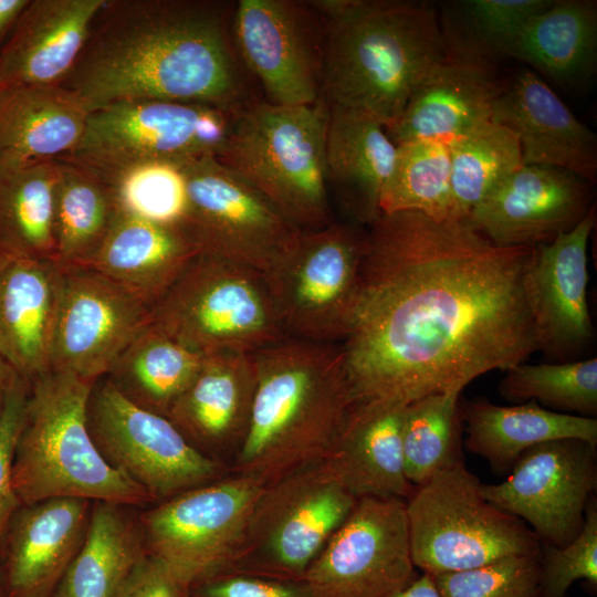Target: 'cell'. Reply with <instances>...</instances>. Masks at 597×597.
Instances as JSON below:
<instances>
[{
  "label": "cell",
  "mask_w": 597,
  "mask_h": 597,
  "mask_svg": "<svg viewBox=\"0 0 597 597\" xmlns=\"http://www.w3.org/2000/svg\"><path fill=\"white\" fill-rule=\"evenodd\" d=\"M30 384L17 373L10 383L0 416V563L11 521L22 506L12 481V463L23 426Z\"/></svg>",
  "instance_id": "cell-45"
},
{
  "label": "cell",
  "mask_w": 597,
  "mask_h": 597,
  "mask_svg": "<svg viewBox=\"0 0 597 597\" xmlns=\"http://www.w3.org/2000/svg\"><path fill=\"white\" fill-rule=\"evenodd\" d=\"M541 597H565L576 580L597 587V501L591 498L580 532L567 545L541 543L538 556Z\"/></svg>",
  "instance_id": "cell-44"
},
{
  "label": "cell",
  "mask_w": 597,
  "mask_h": 597,
  "mask_svg": "<svg viewBox=\"0 0 597 597\" xmlns=\"http://www.w3.org/2000/svg\"><path fill=\"white\" fill-rule=\"evenodd\" d=\"M397 145L373 117L343 107L328 109L326 180L358 221L380 216L379 200L394 167Z\"/></svg>",
  "instance_id": "cell-30"
},
{
  "label": "cell",
  "mask_w": 597,
  "mask_h": 597,
  "mask_svg": "<svg viewBox=\"0 0 597 597\" xmlns=\"http://www.w3.org/2000/svg\"><path fill=\"white\" fill-rule=\"evenodd\" d=\"M357 501L323 460L266 484L230 569L303 580Z\"/></svg>",
  "instance_id": "cell-9"
},
{
  "label": "cell",
  "mask_w": 597,
  "mask_h": 597,
  "mask_svg": "<svg viewBox=\"0 0 597 597\" xmlns=\"http://www.w3.org/2000/svg\"><path fill=\"white\" fill-rule=\"evenodd\" d=\"M596 222L595 205L570 231L532 248L523 290L537 352L552 363L577 360L594 342L587 303V247Z\"/></svg>",
  "instance_id": "cell-18"
},
{
  "label": "cell",
  "mask_w": 597,
  "mask_h": 597,
  "mask_svg": "<svg viewBox=\"0 0 597 597\" xmlns=\"http://www.w3.org/2000/svg\"><path fill=\"white\" fill-rule=\"evenodd\" d=\"M3 259H4V256L0 255V266H1L2 262H3Z\"/></svg>",
  "instance_id": "cell-52"
},
{
  "label": "cell",
  "mask_w": 597,
  "mask_h": 597,
  "mask_svg": "<svg viewBox=\"0 0 597 597\" xmlns=\"http://www.w3.org/2000/svg\"><path fill=\"white\" fill-rule=\"evenodd\" d=\"M95 381L49 371L30 383L12 463L21 505L56 498L140 504L150 496L100 453L88 429Z\"/></svg>",
  "instance_id": "cell-5"
},
{
  "label": "cell",
  "mask_w": 597,
  "mask_h": 597,
  "mask_svg": "<svg viewBox=\"0 0 597 597\" xmlns=\"http://www.w3.org/2000/svg\"><path fill=\"white\" fill-rule=\"evenodd\" d=\"M502 90L488 59L449 48L386 133L396 145L415 139L449 143L491 119Z\"/></svg>",
  "instance_id": "cell-22"
},
{
  "label": "cell",
  "mask_w": 597,
  "mask_h": 597,
  "mask_svg": "<svg viewBox=\"0 0 597 597\" xmlns=\"http://www.w3.org/2000/svg\"><path fill=\"white\" fill-rule=\"evenodd\" d=\"M150 324L203 356L253 354L287 337L264 275L205 254L151 305Z\"/></svg>",
  "instance_id": "cell-7"
},
{
  "label": "cell",
  "mask_w": 597,
  "mask_h": 597,
  "mask_svg": "<svg viewBox=\"0 0 597 597\" xmlns=\"http://www.w3.org/2000/svg\"><path fill=\"white\" fill-rule=\"evenodd\" d=\"M505 371L499 391L511 402L534 400L562 413L590 418L597 415L596 357L536 365L520 363Z\"/></svg>",
  "instance_id": "cell-40"
},
{
  "label": "cell",
  "mask_w": 597,
  "mask_h": 597,
  "mask_svg": "<svg viewBox=\"0 0 597 597\" xmlns=\"http://www.w3.org/2000/svg\"><path fill=\"white\" fill-rule=\"evenodd\" d=\"M504 55L564 83L591 75L597 57L596 2L554 0L524 23Z\"/></svg>",
  "instance_id": "cell-32"
},
{
  "label": "cell",
  "mask_w": 597,
  "mask_h": 597,
  "mask_svg": "<svg viewBox=\"0 0 597 597\" xmlns=\"http://www.w3.org/2000/svg\"><path fill=\"white\" fill-rule=\"evenodd\" d=\"M29 2V0H0V36L18 20Z\"/></svg>",
  "instance_id": "cell-49"
},
{
  "label": "cell",
  "mask_w": 597,
  "mask_h": 597,
  "mask_svg": "<svg viewBox=\"0 0 597 597\" xmlns=\"http://www.w3.org/2000/svg\"><path fill=\"white\" fill-rule=\"evenodd\" d=\"M451 168V220L470 212L523 165L516 134L492 119L448 143Z\"/></svg>",
  "instance_id": "cell-37"
},
{
  "label": "cell",
  "mask_w": 597,
  "mask_h": 597,
  "mask_svg": "<svg viewBox=\"0 0 597 597\" xmlns=\"http://www.w3.org/2000/svg\"><path fill=\"white\" fill-rule=\"evenodd\" d=\"M233 111L167 100L109 104L88 113L77 145L62 158L106 176L144 161L216 156L230 133Z\"/></svg>",
  "instance_id": "cell-10"
},
{
  "label": "cell",
  "mask_w": 597,
  "mask_h": 597,
  "mask_svg": "<svg viewBox=\"0 0 597 597\" xmlns=\"http://www.w3.org/2000/svg\"><path fill=\"white\" fill-rule=\"evenodd\" d=\"M91 501L56 498L14 514L1 562L6 597H52L78 552Z\"/></svg>",
  "instance_id": "cell-21"
},
{
  "label": "cell",
  "mask_w": 597,
  "mask_h": 597,
  "mask_svg": "<svg viewBox=\"0 0 597 597\" xmlns=\"http://www.w3.org/2000/svg\"><path fill=\"white\" fill-rule=\"evenodd\" d=\"M554 0H464L454 4L452 23L442 28L451 50L484 59L504 55L524 23ZM442 27V25H441Z\"/></svg>",
  "instance_id": "cell-41"
},
{
  "label": "cell",
  "mask_w": 597,
  "mask_h": 597,
  "mask_svg": "<svg viewBox=\"0 0 597 597\" xmlns=\"http://www.w3.org/2000/svg\"><path fill=\"white\" fill-rule=\"evenodd\" d=\"M150 323V306L90 266H63L51 371L96 381Z\"/></svg>",
  "instance_id": "cell-17"
},
{
  "label": "cell",
  "mask_w": 597,
  "mask_h": 597,
  "mask_svg": "<svg viewBox=\"0 0 597 597\" xmlns=\"http://www.w3.org/2000/svg\"><path fill=\"white\" fill-rule=\"evenodd\" d=\"M405 501L363 498L305 573L316 597H390L418 574Z\"/></svg>",
  "instance_id": "cell-16"
},
{
  "label": "cell",
  "mask_w": 597,
  "mask_h": 597,
  "mask_svg": "<svg viewBox=\"0 0 597 597\" xmlns=\"http://www.w3.org/2000/svg\"><path fill=\"white\" fill-rule=\"evenodd\" d=\"M481 483L462 461L416 486L405 501L411 558L421 573L469 570L540 553L528 525L490 503Z\"/></svg>",
  "instance_id": "cell-8"
},
{
  "label": "cell",
  "mask_w": 597,
  "mask_h": 597,
  "mask_svg": "<svg viewBox=\"0 0 597 597\" xmlns=\"http://www.w3.org/2000/svg\"><path fill=\"white\" fill-rule=\"evenodd\" d=\"M57 159L0 164V255L55 260L53 190Z\"/></svg>",
  "instance_id": "cell-36"
},
{
  "label": "cell",
  "mask_w": 597,
  "mask_h": 597,
  "mask_svg": "<svg viewBox=\"0 0 597 597\" xmlns=\"http://www.w3.org/2000/svg\"><path fill=\"white\" fill-rule=\"evenodd\" d=\"M101 177L113 189L121 209L166 224L182 221L187 186L180 163L144 161Z\"/></svg>",
  "instance_id": "cell-42"
},
{
  "label": "cell",
  "mask_w": 597,
  "mask_h": 597,
  "mask_svg": "<svg viewBox=\"0 0 597 597\" xmlns=\"http://www.w3.org/2000/svg\"><path fill=\"white\" fill-rule=\"evenodd\" d=\"M308 3L328 22L323 86L331 105L366 114L385 129L449 53L437 13L425 2Z\"/></svg>",
  "instance_id": "cell-4"
},
{
  "label": "cell",
  "mask_w": 597,
  "mask_h": 597,
  "mask_svg": "<svg viewBox=\"0 0 597 597\" xmlns=\"http://www.w3.org/2000/svg\"><path fill=\"white\" fill-rule=\"evenodd\" d=\"M265 485L256 478L233 474L165 500L143 520L147 554L186 593L230 569Z\"/></svg>",
  "instance_id": "cell-11"
},
{
  "label": "cell",
  "mask_w": 597,
  "mask_h": 597,
  "mask_svg": "<svg viewBox=\"0 0 597 597\" xmlns=\"http://www.w3.org/2000/svg\"><path fill=\"white\" fill-rule=\"evenodd\" d=\"M59 85L88 113L139 100L234 108L239 95L220 11L187 0H106Z\"/></svg>",
  "instance_id": "cell-2"
},
{
  "label": "cell",
  "mask_w": 597,
  "mask_h": 597,
  "mask_svg": "<svg viewBox=\"0 0 597 597\" xmlns=\"http://www.w3.org/2000/svg\"><path fill=\"white\" fill-rule=\"evenodd\" d=\"M597 444L556 439L525 450L506 479L481 483L482 495L520 519L538 541L556 547L580 532L597 486Z\"/></svg>",
  "instance_id": "cell-15"
},
{
  "label": "cell",
  "mask_w": 597,
  "mask_h": 597,
  "mask_svg": "<svg viewBox=\"0 0 597 597\" xmlns=\"http://www.w3.org/2000/svg\"><path fill=\"white\" fill-rule=\"evenodd\" d=\"M117 597H187V593L147 554Z\"/></svg>",
  "instance_id": "cell-47"
},
{
  "label": "cell",
  "mask_w": 597,
  "mask_h": 597,
  "mask_svg": "<svg viewBox=\"0 0 597 597\" xmlns=\"http://www.w3.org/2000/svg\"><path fill=\"white\" fill-rule=\"evenodd\" d=\"M239 50L273 104L317 102L311 48L294 7L283 0H241L234 19Z\"/></svg>",
  "instance_id": "cell-24"
},
{
  "label": "cell",
  "mask_w": 597,
  "mask_h": 597,
  "mask_svg": "<svg viewBox=\"0 0 597 597\" xmlns=\"http://www.w3.org/2000/svg\"><path fill=\"white\" fill-rule=\"evenodd\" d=\"M380 213L413 211L451 220V168L448 143L415 139L397 145L392 170L379 200Z\"/></svg>",
  "instance_id": "cell-39"
},
{
  "label": "cell",
  "mask_w": 597,
  "mask_h": 597,
  "mask_svg": "<svg viewBox=\"0 0 597 597\" xmlns=\"http://www.w3.org/2000/svg\"><path fill=\"white\" fill-rule=\"evenodd\" d=\"M328 109L262 103L234 115L218 161L302 231L331 223L325 168Z\"/></svg>",
  "instance_id": "cell-6"
},
{
  "label": "cell",
  "mask_w": 597,
  "mask_h": 597,
  "mask_svg": "<svg viewBox=\"0 0 597 597\" xmlns=\"http://www.w3.org/2000/svg\"><path fill=\"white\" fill-rule=\"evenodd\" d=\"M179 226L121 209L103 244L86 265L136 294L150 307L197 256Z\"/></svg>",
  "instance_id": "cell-28"
},
{
  "label": "cell",
  "mask_w": 597,
  "mask_h": 597,
  "mask_svg": "<svg viewBox=\"0 0 597 597\" xmlns=\"http://www.w3.org/2000/svg\"><path fill=\"white\" fill-rule=\"evenodd\" d=\"M88 112L61 85L0 87V164H30L67 156Z\"/></svg>",
  "instance_id": "cell-29"
},
{
  "label": "cell",
  "mask_w": 597,
  "mask_h": 597,
  "mask_svg": "<svg viewBox=\"0 0 597 597\" xmlns=\"http://www.w3.org/2000/svg\"><path fill=\"white\" fill-rule=\"evenodd\" d=\"M254 386L253 354L207 355L167 418L196 448H234L237 452L247 431Z\"/></svg>",
  "instance_id": "cell-27"
},
{
  "label": "cell",
  "mask_w": 597,
  "mask_h": 597,
  "mask_svg": "<svg viewBox=\"0 0 597 597\" xmlns=\"http://www.w3.org/2000/svg\"><path fill=\"white\" fill-rule=\"evenodd\" d=\"M460 397V391H443L405 406L401 426L405 474L415 488L463 461Z\"/></svg>",
  "instance_id": "cell-38"
},
{
  "label": "cell",
  "mask_w": 597,
  "mask_h": 597,
  "mask_svg": "<svg viewBox=\"0 0 597 597\" xmlns=\"http://www.w3.org/2000/svg\"><path fill=\"white\" fill-rule=\"evenodd\" d=\"M589 182L561 168L522 165L464 220L500 247H535L570 231L594 206Z\"/></svg>",
  "instance_id": "cell-19"
},
{
  "label": "cell",
  "mask_w": 597,
  "mask_h": 597,
  "mask_svg": "<svg viewBox=\"0 0 597 597\" xmlns=\"http://www.w3.org/2000/svg\"><path fill=\"white\" fill-rule=\"evenodd\" d=\"M105 1H30L0 51V87L60 84L76 63Z\"/></svg>",
  "instance_id": "cell-25"
},
{
  "label": "cell",
  "mask_w": 597,
  "mask_h": 597,
  "mask_svg": "<svg viewBox=\"0 0 597 597\" xmlns=\"http://www.w3.org/2000/svg\"><path fill=\"white\" fill-rule=\"evenodd\" d=\"M53 190L55 260L86 266L107 237L121 208L111 186L97 174L57 158Z\"/></svg>",
  "instance_id": "cell-34"
},
{
  "label": "cell",
  "mask_w": 597,
  "mask_h": 597,
  "mask_svg": "<svg viewBox=\"0 0 597 597\" xmlns=\"http://www.w3.org/2000/svg\"><path fill=\"white\" fill-rule=\"evenodd\" d=\"M390 597H440V595L432 576L427 573H421L407 586Z\"/></svg>",
  "instance_id": "cell-48"
},
{
  "label": "cell",
  "mask_w": 597,
  "mask_h": 597,
  "mask_svg": "<svg viewBox=\"0 0 597 597\" xmlns=\"http://www.w3.org/2000/svg\"><path fill=\"white\" fill-rule=\"evenodd\" d=\"M187 597H316L303 580L281 579L234 569L202 579Z\"/></svg>",
  "instance_id": "cell-46"
},
{
  "label": "cell",
  "mask_w": 597,
  "mask_h": 597,
  "mask_svg": "<svg viewBox=\"0 0 597 597\" xmlns=\"http://www.w3.org/2000/svg\"><path fill=\"white\" fill-rule=\"evenodd\" d=\"M464 447L485 459L494 472L509 474L531 447L556 440L580 439L597 444V419L562 413L534 400L499 406L474 399L462 407Z\"/></svg>",
  "instance_id": "cell-31"
},
{
  "label": "cell",
  "mask_w": 597,
  "mask_h": 597,
  "mask_svg": "<svg viewBox=\"0 0 597 597\" xmlns=\"http://www.w3.org/2000/svg\"><path fill=\"white\" fill-rule=\"evenodd\" d=\"M253 356L254 392L233 471L269 484L326 457L353 398L339 344L286 337Z\"/></svg>",
  "instance_id": "cell-3"
},
{
  "label": "cell",
  "mask_w": 597,
  "mask_h": 597,
  "mask_svg": "<svg viewBox=\"0 0 597 597\" xmlns=\"http://www.w3.org/2000/svg\"><path fill=\"white\" fill-rule=\"evenodd\" d=\"M62 281L52 259L4 256L0 266V356L29 384L51 371Z\"/></svg>",
  "instance_id": "cell-23"
},
{
  "label": "cell",
  "mask_w": 597,
  "mask_h": 597,
  "mask_svg": "<svg viewBox=\"0 0 597 597\" xmlns=\"http://www.w3.org/2000/svg\"><path fill=\"white\" fill-rule=\"evenodd\" d=\"M0 597H6L4 578H3L1 563H0Z\"/></svg>",
  "instance_id": "cell-51"
},
{
  "label": "cell",
  "mask_w": 597,
  "mask_h": 597,
  "mask_svg": "<svg viewBox=\"0 0 597 597\" xmlns=\"http://www.w3.org/2000/svg\"><path fill=\"white\" fill-rule=\"evenodd\" d=\"M533 247L465 221L380 213L364 232L359 289L339 344L353 405L405 407L460 391L537 352L523 290Z\"/></svg>",
  "instance_id": "cell-1"
},
{
  "label": "cell",
  "mask_w": 597,
  "mask_h": 597,
  "mask_svg": "<svg viewBox=\"0 0 597 597\" xmlns=\"http://www.w3.org/2000/svg\"><path fill=\"white\" fill-rule=\"evenodd\" d=\"M119 504L94 502L84 541L52 597H117L147 556Z\"/></svg>",
  "instance_id": "cell-33"
},
{
  "label": "cell",
  "mask_w": 597,
  "mask_h": 597,
  "mask_svg": "<svg viewBox=\"0 0 597 597\" xmlns=\"http://www.w3.org/2000/svg\"><path fill=\"white\" fill-rule=\"evenodd\" d=\"M491 119L516 134L523 165L561 168L596 181V135L533 71H521L502 90Z\"/></svg>",
  "instance_id": "cell-20"
},
{
  "label": "cell",
  "mask_w": 597,
  "mask_h": 597,
  "mask_svg": "<svg viewBox=\"0 0 597 597\" xmlns=\"http://www.w3.org/2000/svg\"><path fill=\"white\" fill-rule=\"evenodd\" d=\"M537 554L514 555L485 566L432 576L440 597H541Z\"/></svg>",
  "instance_id": "cell-43"
},
{
  "label": "cell",
  "mask_w": 597,
  "mask_h": 597,
  "mask_svg": "<svg viewBox=\"0 0 597 597\" xmlns=\"http://www.w3.org/2000/svg\"><path fill=\"white\" fill-rule=\"evenodd\" d=\"M405 407L353 405L326 457V467L357 500L396 498L415 490L405 474L401 426Z\"/></svg>",
  "instance_id": "cell-26"
},
{
  "label": "cell",
  "mask_w": 597,
  "mask_h": 597,
  "mask_svg": "<svg viewBox=\"0 0 597 597\" xmlns=\"http://www.w3.org/2000/svg\"><path fill=\"white\" fill-rule=\"evenodd\" d=\"M203 357L149 323L104 377L134 404L167 417Z\"/></svg>",
  "instance_id": "cell-35"
},
{
  "label": "cell",
  "mask_w": 597,
  "mask_h": 597,
  "mask_svg": "<svg viewBox=\"0 0 597 597\" xmlns=\"http://www.w3.org/2000/svg\"><path fill=\"white\" fill-rule=\"evenodd\" d=\"M187 208L179 227L199 254L263 275L295 247L302 230L214 156L180 163Z\"/></svg>",
  "instance_id": "cell-12"
},
{
  "label": "cell",
  "mask_w": 597,
  "mask_h": 597,
  "mask_svg": "<svg viewBox=\"0 0 597 597\" xmlns=\"http://www.w3.org/2000/svg\"><path fill=\"white\" fill-rule=\"evenodd\" d=\"M15 373L0 356V416L3 409L6 396L10 386V383Z\"/></svg>",
  "instance_id": "cell-50"
},
{
  "label": "cell",
  "mask_w": 597,
  "mask_h": 597,
  "mask_svg": "<svg viewBox=\"0 0 597 597\" xmlns=\"http://www.w3.org/2000/svg\"><path fill=\"white\" fill-rule=\"evenodd\" d=\"M364 232L331 223L302 231L295 247L264 275L287 337L341 344L359 289Z\"/></svg>",
  "instance_id": "cell-13"
},
{
  "label": "cell",
  "mask_w": 597,
  "mask_h": 597,
  "mask_svg": "<svg viewBox=\"0 0 597 597\" xmlns=\"http://www.w3.org/2000/svg\"><path fill=\"white\" fill-rule=\"evenodd\" d=\"M91 436L106 462L154 499H169L216 481L220 464L165 416L134 404L105 377L87 402Z\"/></svg>",
  "instance_id": "cell-14"
}]
</instances>
